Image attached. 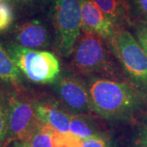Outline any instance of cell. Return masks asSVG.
Instances as JSON below:
<instances>
[{"label": "cell", "mask_w": 147, "mask_h": 147, "mask_svg": "<svg viewBox=\"0 0 147 147\" xmlns=\"http://www.w3.org/2000/svg\"><path fill=\"white\" fill-rule=\"evenodd\" d=\"M7 51L27 79L36 84L55 83L61 72L57 57L50 52L27 48L12 43Z\"/></svg>", "instance_id": "cell-4"}, {"label": "cell", "mask_w": 147, "mask_h": 147, "mask_svg": "<svg viewBox=\"0 0 147 147\" xmlns=\"http://www.w3.org/2000/svg\"><path fill=\"white\" fill-rule=\"evenodd\" d=\"M56 83V92L61 102L74 115H86L92 112L88 86L70 74L59 77Z\"/></svg>", "instance_id": "cell-7"}, {"label": "cell", "mask_w": 147, "mask_h": 147, "mask_svg": "<svg viewBox=\"0 0 147 147\" xmlns=\"http://www.w3.org/2000/svg\"><path fill=\"white\" fill-rule=\"evenodd\" d=\"M107 16L115 26L124 28L130 23L129 0H92Z\"/></svg>", "instance_id": "cell-11"}, {"label": "cell", "mask_w": 147, "mask_h": 147, "mask_svg": "<svg viewBox=\"0 0 147 147\" xmlns=\"http://www.w3.org/2000/svg\"><path fill=\"white\" fill-rule=\"evenodd\" d=\"M69 131L83 140L102 133L98 130L92 119L86 115H71Z\"/></svg>", "instance_id": "cell-13"}, {"label": "cell", "mask_w": 147, "mask_h": 147, "mask_svg": "<svg viewBox=\"0 0 147 147\" xmlns=\"http://www.w3.org/2000/svg\"><path fill=\"white\" fill-rule=\"evenodd\" d=\"M7 147H31L30 146V144L27 142L25 141H16V142H12L9 143Z\"/></svg>", "instance_id": "cell-23"}, {"label": "cell", "mask_w": 147, "mask_h": 147, "mask_svg": "<svg viewBox=\"0 0 147 147\" xmlns=\"http://www.w3.org/2000/svg\"><path fill=\"white\" fill-rule=\"evenodd\" d=\"M14 20V12L10 3L0 0V32L9 28Z\"/></svg>", "instance_id": "cell-16"}, {"label": "cell", "mask_w": 147, "mask_h": 147, "mask_svg": "<svg viewBox=\"0 0 147 147\" xmlns=\"http://www.w3.org/2000/svg\"><path fill=\"white\" fill-rule=\"evenodd\" d=\"M38 120L62 132L69 131L71 115L64 112L57 104L51 101H42L34 105Z\"/></svg>", "instance_id": "cell-10"}, {"label": "cell", "mask_w": 147, "mask_h": 147, "mask_svg": "<svg viewBox=\"0 0 147 147\" xmlns=\"http://www.w3.org/2000/svg\"><path fill=\"white\" fill-rule=\"evenodd\" d=\"M0 147H5V146H4L3 145H1V144H0Z\"/></svg>", "instance_id": "cell-24"}, {"label": "cell", "mask_w": 147, "mask_h": 147, "mask_svg": "<svg viewBox=\"0 0 147 147\" xmlns=\"http://www.w3.org/2000/svg\"><path fill=\"white\" fill-rule=\"evenodd\" d=\"M108 42L131 86L147 100V53L125 28L116 29Z\"/></svg>", "instance_id": "cell-3"}, {"label": "cell", "mask_w": 147, "mask_h": 147, "mask_svg": "<svg viewBox=\"0 0 147 147\" xmlns=\"http://www.w3.org/2000/svg\"><path fill=\"white\" fill-rule=\"evenodd\" d=\"M133 26L136 38L147 53V21L140 20L136 21Z\"/></svg>", "instance_id": "cell-17"}, {"label": "cell", "mask_w": 147, "mask_h": 147, "mask_svg": "<svg viewBox=\"0 0 147 147\" xmlns=\"http://www.w3.org/2000/svg\"><path fill=\"white\" fill-rule=\"evenodd\" d=\"M53 129L48 124L41 123L27 142L31 147H53Z\"/></svg>", "instance_id": "cell-14"}, {"label": "cell", "mask_w": 147, "mask_h": 147, "mask_svg": "<svg viewBox=\"0 0 147 147\" xmlns=\"http://www.w3.org/2000/svg\"><path fill=\"white\" fill-rule=\"evenodd\" d=\"M8 3H11L18 6H22V7H30L34 6L38 3H40L43 2L44 0H6Z\"/></svg>", "instance_id": "cell-22"}, {"label": "cell", "mask_w": 147, "mask_h": 147, "mask_svg": "<svg viewBox=\"0 0 147 147\" xmlns=\"http://www.w3.org/2000/svg\"><path fill=\"white\" fill-rule=\"evenodd\" d=\"M15 41L16 44L27 48H42L49 45L50 34L42 21L34 19L24 22L16 28Z\"/></svg>", "instance_id": "cell-9"}, {"label": "cell", "mask_w": 147, "mask_h": 147, "mask_svg": "<svg viewBox=\"0 0 147 147\" xmlns=\"http://www.w3.org/2000/svg\"><path fill=\"white\" fill-rule=\"evenodd\" d=\"M80 3L82 14L81 30L93 32L108 42L117 28L92 0H80Z\"/></svg>", "instance_id": "cell-8"}, {"label": "cell", "mask_w": 147, "mask_h": 147, "mask_svg": "<svg viewBox=\"0 0 147 147\" xmlns=\"http://www.w3.org/2000/svg\"><path fill=\"white\" fill-rule=\"evenodd\" d=\"M83 147H112V143L105 134L100 133L89 138L84 139Z\"/></svg>", "instance_id": "cell-18"}, {"label": "cell", "mask_w": 147, "mask_h": 147, "mask_svg": "<svg viewBox=\"0 0 147 147\" xmlns=\"http://www.w3.org/2000/svg\"><path fill=\"white\" fill-rule=\"evenodd\" d=\"M137 144L139 147H147V117L139 126Z\"/></svg>", "instance_id": "cell-21"}, {"label": "cell", "mask_w": 147, "mask_h": 147, "mask_svg": "<svg viewBox=\"0 0 147 147\" xmlns=\"http://www.w3.org/2000/svg\"><path fill=\"white\" fill-rule=\"evenodd\" d=\"M7 137V123L5 109L0 104V144L5 146Z\"/></svg>", "instance_id": "cell-20"}, {"label": "cell", "mask_w": 147, "mask_h": 147, "mask_svg": "<svg viewBox=\"0 0 147 147\" xmlns=\"http://www.w3.org/2000/svg\"><path fill=\"white\" fill-rule=\"evenodd\" d=\"M73 65L80 74L118 80L119 69L109 42L93 32L81 30L73 50Z\"/></svg>", "instance_id": "cell-2"}, {"label": "cell", "mask_w": 147, "mask_h": 147, "mask_svg": "<svg viewBox=\"0 0 147 147\" xmlns=\"http://www.w3.org/2000/svg\"><path fill=\"white\" fill-rule=\"evenodd\" d=\"M53 24L57 48L64 57L72 54L81 34L80 0H53Z\"/></svg>", "instance_id": "cell-5"}, {"label": "cell", "mask_w": 147, "mask_h": 147, "mask_svg": "<svg viewBox=\"0 0 147 147\" xmlns=\"http://www.w3.org/2000/svg\"><path fill=\"white\" fill-rule=\"evenodd\" d=\"M53 147H83V139L74 136L70 131L62 132L53 129Z\"/></svg>", "instance_id": "cell-15"}, {"label": "cell", "mask_w": 147, "mask_h": 147, "mask_svg": "<svg viewBox=\"0 0 147 147\" xmlns=\"http://www.w3.org/2000/svg\"><path fill=\"white\" fill-rule=\"evenodd\" d=\"M7 137L5 147L12 142H27L42 123L37 117L34 105L12 95L5 108Z\"/></svg>", "instance_id": "cell-6"}, {"label": "cell", "mask_w": 147, "mask_h": 147, "mask_svg": "<svg viewBox=\"0 0 147 147\" xmlns=\"http://www.w3.org/2000/svg\"><path fill=\"white\" fill-rule=\"evenodd\" d=\"M131 7L142 21H147V0H131Z\"/></svg>", "instance_id": "cell-19"}, {"label": "cell", "mask_w": 147, "mask_h": 147, "mask_svg": "<svg viewBox=\"0 0 147 147\" xmlns=\"http://www.w3.org/2000/svg\"><path fill=\"white\" fill-rule=\"evenodd\" d=\"M21 70L16 66L7 49L0 43V81L17 84L21 81Z\"/></svg>", "instance_id": "cell-12"}, {"label": "cell", "mask_w": 147, "mask_h": 147, "mask_svg": "<svg viewBox=\"0 0 147 147\" xmlns=\"http://www.w3.org/2000/svg\"><path fill=\"white\" fill-rule=\"evenodd\" d=\"M93 112L110 121L127 120L147 102L131 85L92 77L88 84Z\"/></svg>", "instance_id": "cell-1"}]
</instances>
